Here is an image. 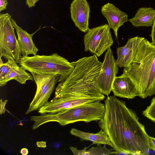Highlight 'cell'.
<instances>
[{
	"label": "cell",
	"instance_id": "1",
	"mask_svg": "<svg viewBox=\"0 0 155 155\" xmlns=\"http://www.w3.org/2000/svg\"><path fill=\"white\" fill-rule=\"evenodd\" d=\"M105 111L98 122L107 134L117 154H149V136L136 113L114 95L104 101Z\"/></svg>",
	"mask_w": 155,
	"mask_h": 155
},
{
	"label": "cell",
	"instance_id": "2",
	"mask_svg": "<svg viewBox=\"0 0 155 155\" xmlns=\"http://www.w3.org/2000/svg\"><path fill=\"white\" fill-rule=\"evenodd\" d=\"M73 62V71L65 80L59 83L54 99L67 97L104 100L105 96L98 91L96 83L102 66L96 55L84 57Z\"/></svg>",
	"mask_w": 155,
	"mask_h": 155
},
{
	"label": "cell",
	"instance_id": "3",
	"mask_svg": "<svg viewBox=\"0 0 155 155\" xmlns=\"http://www.w3.org/2000/svg\"><path fill=\"white\" fill-rule=\"evenodd\" d=\"M122 76L129 77L139 97L144 99L155 95V45L144 38L140 44L131 63L124 68Z\"/></svg>",
	"mask_w": 155,
	"mask_h": 155
},
{
	"label": "cell",
	"instance_id": "4",
	"mask_svg": "<svg viewBox=\"0 0 155 155\" xmlns=\"http://www.w3.org/2000/svg\"><path fill=\"white\" fill-rule=\"evenodd\" d=\"M105 104L101 101L83 104L57 113H44L33 116L30 120L34 122L32 128L35 130L42 124L51 122H56L62 126L76 122L88 123L97 121L104 117Z\"/></svg>",
	"mask_w": 155,
	"mask_h": 155
},
{
	"label": "cell",
	"instance_id": "5",
	"mask_svg": "<svg viewBox=\"0 0 155 155\" xmlns=\"http://www.w3.org/2000/svg\"><path fill=\"white\" fill-rule=\"evenodd\" d=\"M19 64L31 73L58 75L59 77V82L65 80L74 68L73 62H69L56 53L48 55L22 56Z\"/></svg>",
	"mask_w": 155,
	"mask_h": 155
},
{
	"label": "cell",
	"instance_id": "6",
	"mask_svg": "<svg viewBox=\"0 0 155 155\" xmlns=\"http://www.w3.org/2000/svg\"><path fill=\"white\" fill-rule=\"evenodd\" d=\"M12 18L8 13L0 14V57L19 64L22 55Z\"/></svg>",
	"mask_w": 155,
	"mask_h": 155
},
{
	"label": "cell",
	"instance_id": "7",
	"mask_svg": "<svg viewBox=\"0 0 155 155\" xmlns=\"http://www.w3.org/2000/svg\"><path fill=\"white\" fill-rule=\"evenodd\" d=\"M110 29L107 24L90 29L84 38V51L101 55L114 43Z\"/></svg>",
	"mask_w": 155,
	"mask_h": 155
},
{
	"label": "cell",
	"instance_id": "8",
	"mask_svg": "<svg viewBox=\"0 0 155 155\" xmlns=\"http://www.w3.org/2000/svg\"><path fill=\"white\" fill-rule=\"evenodd\" d=\"M36 84L35 96L26 114L34 111L39 110L48 102L54 90L56 83L59 82V76L53 74L40 75L31 73Z\"/></svg>",
	"mask_w": 155,
	"mask_h": 155
},
{
	"label": "cell",
	"instance_id": "9",
	"mask_svg": "<svg viewBox=\"0 0 155 155\" xmlns=\"http://www.w3.org/2000/svg\"><path fill=\"white\" fill-rule=\"evenodd\" d=\"M110 47L106 52L101 71L96 80L97 87L102 94L108 96L113 81L118 72V67Z\"/></svg>",
	"mask_w": 155,
	"mask_h": 155
},
{
	"label": "cell",
	"instance_id": "10",
	"mask_svg": "<svg viewBox=\"0 0 155 155\" xmlns=\"http://www.w3.org/2000/svg\"><path fill=\"white\" fill-rule=\"evenodd\" d=\"M100 101L96 98L62 97L48 102L39 110L41 114H54L83 104Z\"/></svg>",
	"mask_w": 155,
	"mask_h": 155
},
{
	"label": "cell",
	"instance_id": "11",
	"mask_svg": "<svg viewBox=\"0 0 155 155\" xmlns=\"http://www.w3.org/2000/svg\"><path fill=\"white\" fill-rule=\"evenodd\" d=\"M70 11L71 18L75 26L81 31L87 32L90 29V8L87 0H73L71 4Z\"/></svg>",
	"mask_w": 155,
	"mask_h": 155
},
{
	"label": "cell",
	"instance_id": "12",
	"mask_svg": "<svg viewBox=\"0 0 155 155\" xmlns=\"http://www.w3.org/2000/svg\"><path fill=\"white\" fill-rule=\"evenodd\" d=\"M144 38L139 36L130 38L125 45L117 48L116 62L118 67L125 68L131 63L140 44Z\"/></svg>",
	"mask_w": 155,
	"mask_h": 155
},
{
	"label": "cell",
	"instance_id": "13",
	"mask_svg": "<svg viewBox=\"0 0 155 155\" xmlns=\"http://www.w3.org/2000/svg\"><path fill=\"white\" fill-rule=\"evenodd\" d=\"M101 11L106 18L108 26L114 31L117 39V32L119 28L128 21L127 13L119 9L113 4L108 3L102 6Z\"/></svg>",
	"mask_w": 155,
	"mask_h": 155
},
{
	"label": "cell",
	"instance_id": "14",
	"mask_svg": "<svg viewBox=\"0 0 155 155\" xmlns=\"http://www.w3.org/2000/svg\"><path fill=\"white\" fill-rule=\"evenodd\" d=\"M111 91L115 96L128 99H132L139 96L137 88L130 79L121 75L115 77L112 85Z\"/></svg>",
	"mask_w": 155,
	"mask_h": 155
},
{
	"label": "cell",
	"instance_id": "15",
	"mask_svg": "<svg viewBox=\"0 0 155 155\" xmlns=\"http://www.w3.org/2000/svg\"><path fill=\"white\" fill-rule=\"evenodd\" d=\"M12 21L17 34V40L22 56L36 55L38 49L33 41L32 37L38 30L33 34H30L19 26L12 18Z\"/></svg>",
	"mask_w": 155,
	"mask_h": 155
},
{
	"label": "cell",
	"instance_id": "16",
	"mask_svg": "<svg viewBox=\"0 0 155 155\" xmlns=\"http://www.w3.org/2000/svg\"><path fill=\"white\" fill-rule=\"evenodd\" d=\"M70 134L81 139V140H89L99 146L101 144L108 145L112 147L113 145L109 137L102 129L98 133H93L84 132L77 129L72 128Z\"/></svg>",
	"mask_w": 155,
	"mask_h": 155
},
{
	"label": "cell",
	"instance_id": "17",
	"mask_svg": "<svg viewBox=\"0 0 155 155\" xmlns=\"http://www.w3.org/2000/svg\"><path fill=\"white\" fill-rule=\"evenodd\" d=\"M155 18V9L151 7L139 8L135 16L128 19L134 27L152 26Z\"/></svg>",
	"mask_w": 155,
	"mask_h": 155
},
{
	"label": "cell",
	"instance_id": "18",
	"mask_svg": "<svg viewBox=\"0 0 155 155\" xmlns=\"http://www.w3.org/2000/svg\"><path fill=\"white\" fill-rule=\"evenodd\" d=\"M26 71L15 63L6 76L0 81V86H4L12 80H15L21 84H25L27 80L33 81V76Z\"/></svg>",
	"mask_w": 155,
	"mask_h": 155
},
{
	"label": "cell",
	"instance_id": "19",
	"mask_svg": "<svg viewBox=\"0 0 155 155\" xmlns=\"http://www.w3.org/2000/svg\"><path fill=\"white\" fill-rule=\"evenodd\" d=\"M70 148L74 155H106L117 154V153L116 150L113 151H111V149L107 148L105 145L103 147H93L88 150L86 147L81 150L73 147H70Z\"/></svg>",
	"mask_w": 155,
	"mask_h": 155
},
{
	"label": "cell",
	"instance_id": "20",
	"mask_svg": "<svg viewBox=\"0 0 155 155\" xmlns=\"http://www.w3.org/2000/svg\"><path fill=\"white\" fill-rule=\"evenodd\" d=\"M143 115L155 122V97L151 100L150 104L142 112Z\"/></svg>",
	"mask_w": 155,
	"mask_h": 155
},
{
	"label": "cell",
	"instance_id": "21",
	"mask_svg": "<svg viewBox=\"0 0 155 155\" xmlns=\"http://www.w3.org/2000/svg\"><path fill=\"white\" fill-rule=\"evenodd\" d=\"M15 63L14 61L7 60L6 63L0 66V81L6 76Z\"/></svg>",
	"mask_w": 155,
	"mask_h": 155
},
{
	"label": "cell",
	"instance_id": "22",
	"mask_svg": "<svg viewBox=\"0 0 155 155\" xmlns=\"http://www.w3.org/2000/svg\"><path fill=\"white\" fill-rule=\"evenodd\" d=\"M151 33L150 36L152 39V43L155 45V18H154L152 26Z\"/></svg>",
	"mask_w": 155,
	"mask_h": 155
},
{
	"label": "cell",
	"instance_id": "23",
	"mask_svg": "<svg viewBox=\"0 0 155 155\" xmlns=\"http://www.w3.org/2000/svg\"><path fill=\"white\" fill-rule=\"evenodd\" d=\"M149 140L150 149L155 151V138L149 136Z\"/></svg>",
	"mask_w": 155,
	"mask_h": 155
},
{
	"label": "cell",
	"instance_id": "24",
	"mask_svg": "<svg viewBox=\"0 0 155 155\" xmlns=\"http://www.w3.org/2000/svg\"><path fill=\"white\" fill-rule=\"evenodd\" d=\"M8 4L7 0H0V12L6 9Z\"/></svg>",
	"mask_w": 155,
	"mask_h": 155
},
{
	"label": "cell",
	"instance_id": "25",
	"mask_svg": "<svg viewBox=\"0 0 155 155\" xmlns=\"http://www.w3.org/2000/svg\"><path fill=\"white\" fill-rule=\"evenodd\" d=\"M40 0H26V4L29 8L35 6L36 3Z\"/></svg>",
	"mask_w": 155,
	"mask_h": 155
},
{
	"label": "cell",
	"instance_id": "26",
	"mask_svg": "<svg viewBox=\"0 0 155 155\" xmlns=\"http://www.w3.org/2000/svg\"><path fill=\"white\" fill-rule=\"evenodd\" d=\"M8 101L7 100H5L3 101L2 99H1V110L0 114H1L3 113L4 114L6 110L5 105Z\"/></svg>",
	"mask_w": 155,
	"mask_h": 155
},
{
	"label": "cell",
	"instance_id": "27",
	"mask_svg": "<svg viewBox=\"0 0 155 155\" xmlns=\"http://www.w3.org/2000/svg\"><path fill=\"white\" fill-rule=\"evenodd\" d=\"M36 144L37 147H39L45 148L46 147V142L45 141H38Z\"/></svg>",
	"mask_w": 155,
	"mask_h": 155
},
{
	"label": "cell",
	"instance_id": "28",
	"mask_svg": "<svg viewBox=\"0 0 155 155\" xmlns=\"http://www.w3.org/2000/svg\"><path fill=\"white\" fill-rule=\"evenodd\" d=\"M20 153L23 155H26L28 154V151L26 148H23L21 150Z\"/></svg>",
	"mask_w": 155,
	"mask_h": 155
}]
</instances>
